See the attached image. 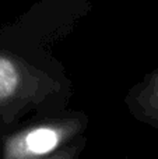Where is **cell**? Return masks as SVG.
Masks as SVG:
<instances>
[{
  "label": "cell",
  "instance_id": "6da1fadb",
  "mask_svg": "<svg viewBox=\"0 0 158 159\" xmlns=\"http://www.w3.org/2000/svg\"><path fill=\"white\" fill-rule=\"evenodd\" d=\"M91 10L90 0H38L3 35L0 117L10 131L70 109L73 84L53 50Z\"/></svg>",
  "mask_w": 158,
  "mask_h": 159
},
{
  "label": "cell",
  "instance_id": "7a4b0ae2",
  "mask_svg": "<svg viewBox=\"0 0 158 159\" xmlns=\"http://www.w3.org/2000/svg\"><path fill=\"white\" fill-rule=\"evenodd\" d=\"M90 116L83 110L31 119L7 133L0 159H46L86 134Z\"/></svg>",
  "mask_w": 158,
  "mask_h": 159
},
{
  "label": "cell",
  "instance_id": "3957f363",
  "mask_svg": "<svg viewBox=\"0 0 158 159\" xmlns=\"http://www.w3.org/2000/svg\"><path fill=\"white\" fill-rule=\"evenodd\" d=\"M123 103L132 117L158 130V67L129 88Z\"/></svg>",
  "mask_w": 158,
  "mask_h": 159
},
{
  "label": "cell",
  "instance_id": "277c9868",
  "mask_svg": "<svg viewBox=\"0 0 158 159\" xmlns=\"http://www.w3.org/2000/svg\"><path fill=\"white\" fill-rule=\"evenodd\" d=\"M87 143H88V138L84 134L46 159H81L84 149L87 147Z\"/></svg>",
  "mask_w": 158,
  "mask_h": 159
}]
</instances>
